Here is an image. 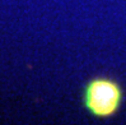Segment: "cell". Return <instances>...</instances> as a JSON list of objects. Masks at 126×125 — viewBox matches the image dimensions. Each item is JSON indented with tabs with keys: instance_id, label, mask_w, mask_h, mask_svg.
<instances>
[{
	"instance_id": "cell-1",
	"label": "cell",
	"mask_w": 126,
	"mask_h": 125,
	"mask_svg": "<svg viewBox=\"0 0 126 125\" xmlns=\"http://www.w3.org/2000/svg\"><path fill=\"white\" fill-rule=\"evenodd\" d=\"M125 89L117 78L94 75L81 88V105L92 117L107 120L115 117L122 108Z\"/></svg>"
}]
</instances>
